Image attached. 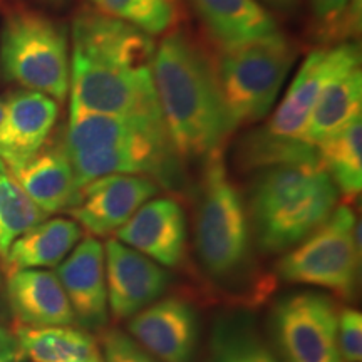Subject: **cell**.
I'll return each mask as SVG.
<instances>
[{"label": "cell", "instance_id": "8992f818", "mask_svg": "<svg viewBox=\"0 0 362 362\" xmlns=\"http://www.w3.org/2000/svg\"><path fill=\"white\" fill-rule=\"evenodd\" d=\"M0 69L21 88L64 101L71 76L66 27L34 8H11L0 30Z\"/></svg>", "mask_w": 362, "mask_h": 362}, {"label": "cell", "instance_id": "cb8c5ba5", "mask_svg": "<svg viewBox=\"0 0 362 362\" xmlns=\"http://www.w3.org/2000/svg\"><path fill=\"white\" fill-rule=\"evenodd\" d=\"M322 168L332 180L337 193L347 200L359 197L362 189V121L361 116L334 138L319 146Z\"/></svg>", "mask_w": 362, "mask_h": 362}, {"label": "cell", "instance_id": "d590c367", "mask_svg": "<svg viewBox=\"0 0 362 362\" xmlns=\"http://www.w3.org/2000/svg\"><path fill=\"white\" fill-rule=\"evenodd\" d=\"M47 2H51V4H62V2H64V0H47Z\"/></svg>", "mask_w": 362, "mask_h": 362}, {"label": "cell", "instance_id": "4fadbf2b", "mask_svg": "<svg viewBox=\"0 0 362 362\" xmlns=\"http://www.w3.org/2000/svg\"><path fill=\"white\" fill-rule=\"evenodd\" d=\"M115 235L165 269H178L187 259V216L171 197L148 200Z\"/></svg>", "mask_w": 362, "mask_h": 362}, {"label": "cell", "instance_id": "1f68e13d", "mask_svg": "<svg viewBox=\"0 0 362 362\" xmlns=\"http://www.w3.org/2000/svg\"><path fill=\"white\" fill-rule=\"evenodd\" d=\"M270 6L279 7V8H291L297 4V0H265Z\"/></svg>", "mask_w": 362, "mask_h": 362}, {"label": "cell", "instance_id": "d6986e66", "mask_svg": "<svg viewBox=\"0 0 362 362\" xmlns=\"http://www.w3.org/2000/svg\"><path fill=\"white\" fill-rule=\"evenodd\" d=\"M11 173L45 215L71 211L83 198L74 170L61 144L44 146L33 160Z\"/></svg>", "mask_w": 362, "mask_h": 362}, {"label": "cell", "instance_id": "5bb4252c", "mask_svg": "<svg viewBox=\"0 0 362 362\" xmlns=\"http://www.w3.org/2000/svg\"><path fill=\"white\" fill-rule=\"evenodd\" d=\"M59 117L56 99L35 90H13L0 119V160L8 171L22 168L47 143Z\"/></svg>", "mask_w": 362, "mask_h": 362}, {"label": "cell", "instance_id": "9c48e42d", "mask_svg": "<svg viewBox=\"0 0 362 362\" xmlns=\"http://www.w3.org/2000/svg\"><path fill=\"white\" fill-rule=\"evenodd\" d=\"M337 305L322 292L284 293L269 315L270 346L280 362H344Z\"/></svg>", "mask_w": 362, "mask_h": 362}, {"label": "cell", "instance_id": "30bf717a", "mask_svg": "<svg viewBox=\"0 0 362 362\" xmlns=\"http://www.w3.org/2000/svg\"><path fill=\"white\" fill-rule=\"evenodd\" d=\"M107 310L115 320H128L165 296L171 274L165 267L119 240L104 245Z\"/></svg>", "mask_w": 362, "mask_h": 362}, {"label": "cell", "instance_id": "ffe728a7", "mask_svg": "<svg viewBox=\"0 0 362 362\" xmlns=\"http://www.w3.org/2000/svg\"><path fill=\"white\" fill-rule=\"evenodd\" d=\"M216 49L235 47L279 33L270 12L257 0H189Z\"/></svg>", "mask_w": 362, "mask_h": 362}, {"label": "cell", "instance_id": "44dd1931", "mask_svg": "<svg viewBox=\"0 0 362 362\" xmlns=\"http://www.w3.org/2000/svg\"><path fill=\"white\" fill-rule=\"evenodd\" d=\"M206 362H280L259 327L243 307L221 312L211 324Z\"/></svg>", "mask_w": 362, "mask_h": 362}, {"label": "cell", "instance_id": "9a60e30c", "mask_svg": "<svg viewBox=\"0 0 362 362\" xmlns=\"http://www.w3.org/2000/svg\"><path fill=\"white\" fill-rule=\"evenodd\" d=\"M56 275L69 298L76 324L93 332L106 329L110 310L103 243L90 235L79 240L69 255L57 265Z\"/></svg>", "mask_w": 362, "mask_h": 362}, {"label": "cell", "instance_id": "277c9868", "mask_svg": "<svg viewBox=\"0 0 362 362\" xmlns=\"http://www.w3.org/2000/svg\"><path fill=\"white\" fill-rule=\"evenodd\" d=\"M78 185L107 175H143L175 192L185 188L163 117L101 115L71 107L61 143Z\"/></svg>", "mask_w": 362, "mask_h": 362}, {"label": "cell", "instance_id": "f546056e", "mask_svg": "<svg viewBox=\"0 0 362 362\" xmlns=\"http://www.w3.org/2000/svg\"><path fill=\"white\" fill-rule=\"evenodd\" d=\"M337 342L344 362L362 359V315L352 307L337 312Z\"/></svg>", "mask_w": 362, "mask_h": 362}, {"label": "cell", "instance_id": "e575fe53", "mask_svg": "<svg viewBox=\"0 0 362 362\" xmlns=\"http://www.w3.org/2000/svg\"><path fill=\"white\" fill-rule=\"evenodd\" d=\"M88 362H103V359H101V354L96 356V357H93V359H89Z\"/></svg>", "mask_w": 362, "mask_h": 362}, {"label": "cell", "instance_id": "4316f807", "mask_svg": "<svg viewBox=\"0 0 362 362\" xmlns=\"http://www.w3.org/2000/svg\"><path fill=\"white\" fill-rule=\"evenodd\" d=\"M45 218L47 215L27 197L0 160V257L7 255L13 240Z\"/></svg>", "mask_w": 362, "mask_h": 362}, {"label": "cell", "instance_id": "2e32d148", "mask_svg": "<svg viewBox=\"0 0 362 362\" xmlns=\"http://www.w3.org/2000/svg\"><path fill=\"white\" fill-rule=\"evenodd\" d=\"M362 111L361 49L349 42L346 54L325 81L307 119L302 141L319 148L346 128Z\"/></svg>", "mask_w": 362, "mask_h": 362}, {"label": "cell", "instance_id": "836d02e7", "mask_svg": "<svg viewBox=\"0 0 362 362\" xmlns=\"http://www.w3.org/2000/svg\"><path fill=\"white\" fill-rule=\"evenodd\" d=\"M0 314H2V279H0Z\"/></svg>", "mask_w": 362, "mask_h": 362}, {"label": "cell", "instance_id": "6da1fadb", "mask_svg": "<svg viewBox=\"0 0 362 362\" xmlns=\"http://www.w3.org/2000/svg\"><path fill=\"white\" fill-rule=\"evenodd\" d=\"M71 37V107L163 117L153 79L156 44L151 35L88 6L76 12Z\"/></svg>", "mask_w": 362, "mask_h": 362}, {"label": "cell", "instance_id": "8fae6325", "mask_svg": "<svg viewBox=\"0 0 362 362\" xmlns=\"http://www.w3.org/2000/svg\"><path fill=\"white\" fill-rule=\"evenodd\" d=\"M128 334L160 362H194L200 319L185 297H161L128 319Z\"/></svg>", "mask_w": 362, "mask_h": 362}, {"label": "cell", "instance_id": "ba28073f", "mask_svg": "<svg viewBox=\"0 0 362 362\" xmlns=\"http://www.w3.org/2000/svg\"><path fill=\"white\" fill-rule=\"evenodd\" d=\"M361 226L349 205H337L322 226L282 253L275 277L287 284L310 285L344 300H354L359 287Z\"/></svg>", "mask_w": 362, "mask_h": 362}, {"label": "cell", "instance_id": "e0dca14e", "mask_svg": "<svg viewBox=\"0 0 362 362\" xmlns=\"http://www.w3.org/2000/svg\"><path fill=\"white\" fill-rule=\"evenodd\" d=\"M347 45L349 42H342L309 52L270 121L260 128L265 134L280 139H302L315 99L341 62Z\"/></svg>", "mask_w": 362, "mask_h": 362}, {"label": "cell", "instance_id": "484cf974", "mask_svg": "<svg viewBox=\"0 0 362 362\" xmlns=\"http://www.w3.org/2000/svg\"><path fill=\"white\" fill-rule=\"evenodd\" d=\"M89 7L138 27L143 33L163 35L178 27L180 0H86Z\"/></svg>", "mask_w": 362, "mask_h": 362}, {"label": "cell", "instance_id": "7a4b0ae2", "mask_svg": "<svg viewBox=\"0 0 362 362\" xmlns=\"http://www.w3.org/2000/svg\"><path fill=\"white\" fill-rule=\"evenodd\" d=\"M153 79L171 146L181 161L218 156L237 129L221 94L215 59L188 30L175 27L155 49Z\"/></svg>", "mask_w": 362, "mask_h": 362}, {"label": "cell", "instance_id": "5b68a950", "mask_svg": "<svg viewBox=\"0 0 362 362\" xmlns=\"http://www.w3.org/2000/svg\"><path fill=\"white\" fill-rule=\"evenodd\" d=\"M337 197L320 163L255 171L247 202L255 247L269 255L288 252L329 220Z\"/></svg>", "mask_w": 362, "mask_h": 362}, {"label": "cell", "instance_id": "83f0119b", "mask_svg": "<svg viewBox=\"0 0 362 362\" xmlns=\"http://www.w3.org/2000/svg\"><path fill=\"white\" fill-rule=\"evenodd\" d=\"M362 0H310L317 40L327 44L354 40L361 33Z\"/></svg>", "mask_w": 362, "mask_h": 362}, {"label": "cell", "instance_id": "4dcf8cb0", "mask_svg": "<svg viewBox=\"0 0 362 362\" xmlns=\"http://www.w3.org/2000/svg\"><path fill=\"white\" fill-rule=\"evenodd\" d=\"M21 356L16 332L0 325V362H16Z\"/></svg>", "mask_w": 362, "mask_h": 362}, {"label": "cell", "instance_id": "f1b7e54d", "mask_svg": "<svg viewBox=\"0 0 362 362\" xmlns=\"http://www.w3.org/2000/svg\"><path fill=\"white\" fill-rule=\"evenodd\" d=\"M101 354L103 362H160L128 332L116 327L101 334Z\"/></svg>", "mask_w": 362, "mask_h": 362}, {"label": "cell", "instance_id": "ac0fdd59", "mask_svg": "<svg viewBox=\"0 0 362 362\" xmlns=\"http://www.w3.org/2000/svg\"><path fill=\"white\" fill-rule=\"evenodd\" d=\"M8 309L25 327H64L76 324L74 312L56 272L11 270L6 282Z\"/></svg>", "mask_w": 362, "mask_h": 362}, {"label": "cell", "instance_id": "d6a6232c", "mask_svg": "<svg viewBox=\"0 0 362 362\" xmlns=\"http://www.w3.org/2000/svg\"><path fill=\"white\" fill-rule=\"evenodd\" d=\"M4 110H6V98H0V119L4 116Z\"/></svg>", "mask_w": 362, "mask_h": 362}, {"label": "cell", "instance_id": "3957f363", "mask_svg": "<svg viewBox=\"0 0 362 362\" xmlns=\"http://www.w3.org/2000/svg\"><path fill=\"white\" fill-rule=\"evenodd\" d=\"M203 166L193 220L194 255L208 285L247 309L274 292L275 280L262 272L247 203L223 156L210 158Z\"/></svg>", "mask_w": 362, "mask_h": 362}, {"label": "cell", "instance_id": "7402d4cb", "mask_svg": "<svg viewBox=\"0 0 362 362\" xmlns=\"http://www.w3.org/2000/svg\"><path fill=\"white\" fill-rule=\"evenodd\" d=\"M83 238V228L69 218L44 220L22 233L8 247L6 264L11 270L57 267Z\"/></svg>", "mask_w": 362, "mask_h": 362}, {"label": "cell", "instance_id": "7c38bea8", "mask_svg": "<svg viewBox=\"0 0 362 362\" xmlns=\"http://www.w3.org/2000/svg\"><path fill=\"white\" fill-rule=\"evenodd\" d=\"M158 192L160 185L148 176L107 175L81 189V203L69 214L90 237H110Z\"/></svg>", "mask_w": 362, "mask_h": 362}, {"label": "cell", "instance_id": "52a82bcc", "mask_svg": "<svg viewBox=\"0 0 362 362\" xmlns=\"http://www.w3.org/2000/svg\"><path fill=\"white\" fill-rule=\"evenodd\" d=\"M216 51V76L233 124L238 128L264 119L296 62V44L279 30Z\"/></svg>", "mask_w": 362, "mask_h": 362}, {"label": "cell", "instance_id": "d4e9b609", "mask_svg": "<svg viewBox=\"0 0 362 362\" xmlns=\"http://www.w3.org/2000/svg\"><path fill=\"white\" fill-rule=\"evenodd\" d=\"M237 161L243 171L255 173L259 170L280 165L320 163V158L319 148L302 139L272 138L259 128L240 141Z\"/></svg>", "mask_w": 362, "mask_h": 362}, {"label": "cell", "instance_id": "603a6c76", "mask_svg": "<svg viewBox=\"0 0 362 362\" xmlns=\"http://www.w3.org/2000/svg\"><path fill=\"white\" fill-rule=\"evenodd\" d=\"M19 352L30 362H88L101 354L88 330L64 327H25L16 330Z\"/></svg>", "mask_w": 362, "mask_h": 362}]
</instances>
